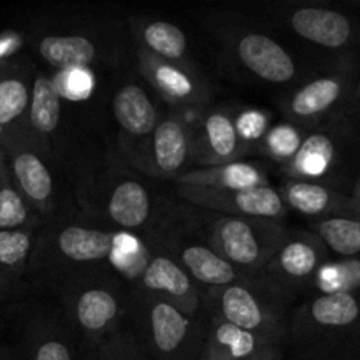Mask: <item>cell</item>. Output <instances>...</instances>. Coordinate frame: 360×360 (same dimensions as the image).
<instances>
[{"label": "cell", "instance_id": "24", "mask_svg": "<svg viewBox=\"0 0 360 360\" xmlns=\"http://www.w3.org/2000/svg\"><path fill=\"white\" fill-rule=\"evenodd\" d=\"M278 192L287 210L297 211L315 220L354 210V199L350 192H345L340 186L323 181L287 178L281 183Z\"/></svg>", "mask_w": 360, "mask_h": 360}, {"label": "cell", "instance_id": "10", "mask_svg": "<svg viewBox=\"0 0 360 360\" xmlns=\"http://www.w3.org/2000/svg\"><path fill=\"white\" fill-rule=\"evenodd\" d=\"M359 76L357 63H336L334 69L306 81L285 98V116L306 129L348 111L352 105H357Z\"/></svg>", "mask_w": 360, "mask_h": 360}, {"label": "cell", "instance_id": "28", "mask_svg": "<svg viewBox=\"0 0 360 360\" xmlns=\"http://www.w3.org/2000/svg\"><path fill=\"white\" fill-rule=\"evenodd\" d=\"M137 49L158 60L193 65L188 56V39L178 25L165 20H132Z\"/></svg>", "mask_w": 360, "mask_h": 360}, {"label": "cell", "instance_id": "16", "mask_svg": "<svg viewBox=\"0 0 360 360\" xmlns=\"http://www.w3.org/2000/svg\"><path fill=\"white\" fill-rule=\"evenodd\" d=\"M192 169H195V162L190 120L185 112L160 115L148 141L143 172L158 179L178 181Z\"/></svg>", "mask_w": 360, "mask_h": 360}, {"label": "cell", "instance_id": "44", "mask_svg": "<svg viewBox=\"0 0 360 360\" xmlns=\"http://www.w3.org/2000/svg\"><path fill=\"white\" fill-rule=\"evenodd\" d=\"M354 210H355V211H357V213L360 214V206H354Z\"/></svg>", "mask_w": 360, "mask_h": 360}, {"label": "cell", "instance_id": "34", "mask_svg": "<svg viewBox=\"0 0 360 360\" xmlns=\"http://www.w3.org/2000/svg\"><path fill=\"white\" fill-rule=\"evenodd\" d=\"M53 83L62 98L81 101V98H86L94 90V74L90 69L58 70L53 76Z\"/></svg>", "mask_w": 360, "mask_h": 360}, {"label": "cell", "instance_id": "1", "mask_svg": "<svg viewBox=\"0 0 360 360\" xmlns=\"http://www.w3.org/2000/svg\"><path fill=\"white\" fill-rule=\"evenodd\" d=\"M288 345L302 360H360V295L315 294L290 316Z\"/></svg>", "mask_w": 360, "mask_h": 360}, {"label": "cell", "instance_id": "38", "mask_svg": "<svg viewBox=\"0 0 360 360\" xmlns=\"http://www.w3.org/2000/svg\"><path fill=\"white\" fill-rule=\"evenodd\" d=\"M352 199H354V206H360V176L357 181L354 183V188H352Z\"/></svg>", "mask_w": 360, "mask_h": 360}, {"label": "cell", "instance_id": "35", "mask_svg": "<svg viewBox=\"0 0 360 360\" xmlns=\"http://www.w3.org/2000/svg\"><path fill=\"white\" fill-rule=\"evenodd\" d=\"M236 127H238L241 139L248 144L253 143V141H260L269 130L267 115L262 111H255V109H246V111L238 112Z\"/></svg>", "mask_w": 360, "mask_h": 360}, {"label": "cell", "instance_id": "23", "mask_svg": "<svg viewBox=\"0 0 360 360\" xmlns=\"http://www.w3.org/2000/svg\"><path fill=\"white\" fill-rule=\"evenodd\" d=\"M32 79L34 70L27 62L13 58L0 67V146L23 132Z\"/></svg>", "mask_w": 360, "mask_h": 360}, {"label": "cell", "instance_id": "20", "mask_svg": "<svg viewBox=\"0 0 360 360\" xmlns=\"http://www.w3.org/2000/svg\"><path fill=\"white\" fill-rule=\"evenodd\" d=\"M137 70L148 86L178 109H200L210 101V88L193 65L164 62L137 49Z\"/></svg>", "mask_w": 360, "mask_h": 360}, {"label": "cell", "instance_id": "30", "mask_svg": "<svg viewBox=\"0 0 360 360\" xmlns=\"http://www.w3.org/2000/svg\"><path fill=\"white\" fill-rule=\"evenodd\" d=\"M309 232L341 260L360 259V214L355 210L316 218Z\"/></svg>", "mask_w": 360, "mask_h": 360}, {"label": "cell", "instance_id": "37", "mask_svg": "<svg viewBox=\"0 0 360 360\" xmlns=\"http://www.w3.org/2000/svg\"><path fill=\"white\" fill-rule=\"evenodd\" d=\"M283 350L285 347H276V348H271V350L262 352V354L259 355H253V357L238 359V360H281L283 359Z\"/></svg>", "mask_w": 360, "mask_h": 360}, {"label": "cell", "instance_id": "11", "mask_svg": "<svg viewBox=\"0 0 360 360\" xmlns=\"http://www.w3.org/2000/svg\"><path fill=\"white\" fill-rule=\"evenodd\" d=\"M297 37L338 56L340 63L360 65V16L327 6H295L285 14Z\"/></svg>", "mask_w": 360, "mask_h": 360}, {"label": "cell", "instance_id": "5", "mask_svg": "<svg viewBox=\"0 0 360 360\" xmlns=\"http://www.w3.org/2000/svg\"><path fill=\"white\" fill-rule=\"evenodd\" d=\"M134 336L155 360H199L206 341V322L178 306L134 290L129 313Z\"/></svg>", "mask_w": 360, "mask_h": 360}, {"label": "cell", "instance_id": "15", "mask_svg": "<svg viewBox=\"0 0 360 360\" xmlns=\"http://www.w3.org/2000/svg\"><path fill=\"white\" fill-rule=\"evenodd\" d=\"M146 245V257L134 278V290L164 299L188 315L202 313V288L188 276L174 259L155 246Z\"/></svg>", "mask_w": 360, "mask_h": 360}, {"label": "cell", "instance_id": "43", "mask_svg": "<svg viewBox=\"0 0 360 360\" xmlns=\"http://www.w3.org/2000/svg\"><path fill=\"white\" fill-rule=\"evenodd\" d=\"M2 165H4V153L2 150H0V169H2Z\"/></svg>", "mask_w": 360, "mask_h": 360}, {"label": "cell", "instance_id": "39", "mask_svg": "<svg viewBox=\"0 0 360 360\" xmlns=\"http://www.w3.org/2000/svg\"><path fill=\"white\" fill-rule=\"evenodd\" d=\"M0 360H16L14 352L11 347H0Z\"/></svg>", "mask_w": 360, "mask_h": 360}, {"label": "cell", "instance_id": "31", "mask_svg": "<svg viewBox=\"0 0 360 360\" xmlns=\"http://www.w3.org/2000/svg\"><path fill=\"white\" fill-rule=\"evenodd\" d=\"M44 225L41 217L16 188L4 160L0 169V232L28 231V229H41Z\"/></svg>", "mask_w": 360, "mask_h": 360}, {"label": "cell", "instance_id": "41", "mask_svg": "<svg viewBox=\"0 0 360 360\" xmlns=\"http://www.w3.org/2000/svg\"><path fill=\"white\" fill-rule=\"evenodd\" d=\"M355 98H357V102H360V76L357 81V90H355Z\"/></svg>", "mask_w": 360, "mask_h": 360}, {"label": "cell", "instance_id": "26", "mask_svg": "<svg viewBox=\"0 0 360 360\" xmlns=\"http://www.w3.org/2000/svg\"><path fill=\"white\" fill-rule=\"evenodd\" d=\"M35 53L51 69H90L101 63L104 48L101 41L84 34H42L32 42Z\"/></svg>", "mask_w": 360, "mask_h": 360}, {"label": "cell", "instance_id": "12", "mask_svg": "<svg viewBox=\"0 0 360 360\" xmlns=\"http://www.w3.org/2000/svg\"><path fill=\"white\" fill-rule=\"evenodd\" d=\"M340 112L327 120L329 125L311 129L302 139L297 153L285 164L288 178L323 181L336 186L334 176L341 169L348 150L355 146V137Z\"/></svg>", "mask_w": 360, "mask_h": 360}, {"label": "cell", "instance_id": "32", "mask_svg": "<svg viewBox=\"0 0 360 360\" xmlns=\"http://www.w3.org/2000/svg\"><path fill=\"white\" fill-rule=\"evenodd\" d=\"M304 127H297L295 123H285V125L271 127L266 136L260 139L264 151L276 160L287 162L292 160L301 146L302 139L306 137Z\"/></svg>", "mask_w": 360, "mask_h": 360}, {"label": "cell", "instance_id": "17", "mask_svg": "<svg viewBox=\"0 0 360 360\" xmlns=\"http://www.w3.org/2000/svg\"><path fill=\"white\" fill-rule=\"evenodd\" d=\"M112 115L127 162L143 171L148 141L160 118L153 98L141 84L127 83L120 86L112 97Z\"/></svg>", "mask_w": 360, "mask_h": 360}, {"label": "cell", "instance_id": "19", "mask_svg": "<svg viewBox=\"0 0 360 360\" xmlns=\"http://www.w3.org/2000/svg\"><path fill=\"white\" fill-rule=\"evenodd\" d=\"M224 41L234 58L264 83L285 84L297 77L295 58L271 35L255 30H231Z\"/></svg>", "mask_w": 360, "mask_h": 360}, {"label": "cell", "instance_id": "45", "mask_svg": "<svg viewBox=\"0 0 360 360\" xmlns=\"http://www.w3.org/2000/svg\"><path fill=\"white\" fill-rule=\"evenodd\" d=\"M357 111H359V116H360V102H357Z\"/></svg>", "mask_w": 360, "mask_h": 360}, {"label": "cell", "instance_id": "4", "mask_svg": "<svg viewBox=\"0 0 360 360\" xmlns=\"http://www.w3.org/2000/svg\"><path fill=\"white\" fill-rule=\"evenodd\" d=\"M186 224L245 278H257L290 229L281 221L229 217L190 206Z\"/></svg>", "mask_w": 360, "mask_h": 360}, {"label": "cell", "instance_id": "22", "mask_svg": "<svg viewBox=\"0 0 360 360\" xmlns=\"http://www.w3.org/2000/svg\"><path fill=\"white\" fill-rule=\"evenodd\" d=\"M60 120L62 97L56 91L53 76L35 70L23 134L49 160L55 158V139L60 129Z\"/></svg>", "mask_w": 360, "mask_h": 360}, {"label": "cell", "instance_id": "3", "mask_svg": "<svg viewBox=\"0 0 360 360\" xmlns=\"http://www.w3.org/2000/svg\"><path fill=\"white\" fill-rule=\"evenodd\" d=\"M125 234L88 224L48 221L37 232L30 278L56 283L60 288L74 276L111 264L112 253Z\"/></svg>", "mask_w": 360, "mask_h": 360}, {"label": "cell", "instance_id": "18", "mask_svg": "<svg viewBox=\"0 0 360 360\" xmlns=\"http://www.w3.org/2000/svg\"><path fill=\"white\" fill-rule=\"evenodd\" d=\"M238 112L227 108L204 109L190 120L193 136L195 169L238 162L248 153L250 144L241 139L236 127Z\"/></svg>", "mask_w": 360, "mask_h": 360}, {"label": "cell", "instance_id": "36", "mask_svg": "<svg viewBox=\"0 0 360 360\" xmlns=\"http://www.w3.org/2000/svg\"><path fill=\"white\" fill-rule=\"evenodd\" d=\"M21 44H23V37L16 32H2L0 34V67L13 60Z\"/></svg>", "mask_w": 360, "mask_h": 360}, {"label": "cell", "instance_id": "40", "mask_svg": "<svg viewBox=\"0 0 360 360\" xmlns=\"http://www.w3.org/2000/svg\"><path fill=\"white\" fill-rule=\"evenodd\" d=\"M81 360H97V357H95L94 352H83V357H81Z\"/></svg>", "mask_w": 360, "mask_h": 360}, {"label": "cell", "instance_id": "7", "mask_svg": "<svg viewBox=\"0 0 360 360\" xmlns=\"http://www.w3.org/2000/svg\"><path fill=\"white\" fill-rule=\"evenodd\" d=\"M167 211L169 213H162L153 231L150 232V239L144 243L174 259L200 288L224 287L236 281L248 280L231 264L225 262L197 232L192 231L183 217V211Z\"/></svg>", "mask_w": 360, "mask_h": 360}, {"label": "cell", "instance_id": "42", "mask_svg": "<svg viewBox=\"0 0 360 360\" xmlns=\"http://www.w3.org/2000/svg\"><path fill=\"white\" fill-rule=\"evenodd\" d=\"M350 7H352V9L359 11V13H360V0H359V2H352V4H350Z\"/></svg>", "mask_w": 360, "mask_h": 360}, {"label": "cell", "instance_id": "21", "mask_svg": "<svg viewBox=\"0 0 360 360\" xmlns=\"http://www.w3.org/2000/svg\"><path fill=\"white\" fill-rule=\"evenodd\" d=\"M16 360H81L83 348L67 326L60 308H39L28 319L21 341L13 348Z\"/></svg>", "mask_w": 360, "mask_h": 360}, {"label": "cell", "instance_id": "8", "mask_svg": "<svg viewBox=\"0 0 360 360\" xmlns=\"http://www.w3.org/2000/svg\"><path fill=\"white\" fill-rule=\"evenodd\" d=\"M79 200L86 210H95L98 218L111 224L112 231L127 234L151 232L162 217L148 186L141 179L127 174L94 179Z\"/></svg>", "mask_w": 360, "mask_h": 360}, {"label": "cell", "instance_id": "13", "mask_svg": "<svg viewBox=\"0 0 360 360\" xmlns=\"http://www.w3.org/2000/svg\"><path fill=\"white\" fill-rule=\"evenodd\" d=\"M11 179L44 224L51 221L56 207V181L44 153L28 141L23 132L0 146Z\"/></svg>", "mask_w": 360, "mask_h": 360}, {"label": "cell", "instance_id": "6", "mask_svg": "<svg viewBox=\"0 0 360 360\" xmlns=\"http://www.w3.org/2000/svg\"><path fill=\"white\" fill-rule=\"evenodd\" d=\"M290 302L271 292L255 278L224 287L202 288V311L239 329L288 343Z\"/></svg>", "mask_w": 360, "mask_h": 360}, {"label": "cell", "instance_id": "9", "mask_svg": "<svg viewBox=\"0 0 360 360\" xmlns=\"http://www.w3.org/2000/svg\"><path fill=\"white\" fill-rule=\"evenodd\" d=\"M329 260L330 253L315 234L309 231H288L287 238L255 280L292 302L297 295L313 290L320 271Z\"/></svg>", "mask_w": 360, "mask_h": 360}, {"label": "cell", "instance_id": "25", "mask_svg": "<svg viewBox=\"0 0 360 360\" xmlns=\"http://www.w3.org/2000/svg\"><path fill=\"white\" fill-rule=\"evenodd\" d=\"M287 345V341L278 338L250 333L218 319H210L206 322V341L199 360L246 359Z\"/></svg>", "mask_w": 360, "mask_h": 360}, {"label": "cell", "instance_id": "29", "mask_svg": "<svg viewBox=\"0 0 360 360\" xmlns=\"http://www.w3.org/2000/svg\"><path fill=\"white\" fill-rule=\"evenodd\" d=\"M176 185H195L207 188H257L267 186V176L259 165L248 162H231L217 167L192 169L176 181Z\"/></svg>", "mask_w": 360, "mask_h": 360}, {"label": "cell", "instance_id": "27", "mask_svg": "<svg viewBox=\"0 0 360 360\" xmlns=\"http://www.w3.org/2000/svg\"><path fill=\"white\" fill-rule=\"evenodd\" d=\"M41 229L0 232V302L16 297L30 278L32 255Z\"/></svg>", "mask_w": 360, "mask_h": 360}, {"label": "cell", "instance_id": "33", "mask_svg": "<svg viewBox=\"0 0 360 360\" xmlns=\"http://www.w3.org/2000/svg\"><path fill=\"white\" fill-rule=\"evenodd\" d=\"M94 354L97 360H155L141 347L132 330L125 327L102 341Z\"/></svg>", "mask_w": 360, "mask_h": 360}, {"label": "cell", "instance_id": "14", "mask_svg": "<svg viewBox=\"0 0 360 360\" xmlns=\"http://www.w3.org/2000/svg\"><path fill=\"white\" fill-rule=\"evenodd\" d=\"M176 192L188 206L229 217L260 218L281 221L287 217V206L274 186L257 188H207L195 185H176Z\"/></svg>", "mask_w": 360, "mask_h": 360}, {"label": "cell", "instance_id": "2", "mask_svg": "<svg viewBox=\"0 0 360 360\" xmlns=\"http://www.w3.org/2000/svg\"><path fill=\"white\" fill-rule=\"evenodd\" d=\"M123 276L108 266L74 276L58 288L60 311L83 352H94L109 336L123 329L129 294Z\"/></svg>", "mask_w": 360, "mask_h": 360}]
</instances>
